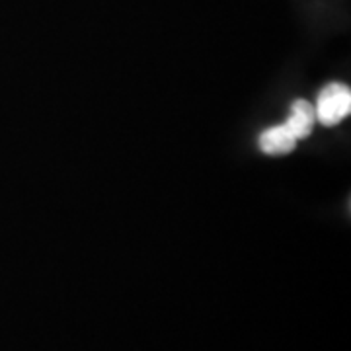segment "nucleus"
Instances as JSON below:
<instances>
[{
    "instance_id": "obj_2",
    "label": "nucleus",
    "mask_w": 351,
    "mask_h": 351,
    "mask_svg": "<svg viewBox=\"0 0 351 351\" xmlns=\"http://www.w3.org/2000/svg\"><path fill=\"white\" fill-rule=\"evenodd\" d=\"M258 143L265 154H287L295 149L297 137L291 133L287 123H281V125L267 127L265 131H262Z\"/></svg>"
},
{
    "instance_id": "obj_1",
    "label": "nucleus",
    "mask_w": 351,
    "mask_h": 351,
    "mask_svg": "<svg viewBox=\"0 0 351 351\" xmlns=\"http://www.w3.org/2000/svg\"><path fill=\"white\" fill-rule=\"evenodd\" d=\"M351 113V90L341 82H332L322 88L314 106L316 121L324 127H334L341 123Z\"/></svg>"
},
{
    "instance_id": "obj_3",
    "label": "nucleus",
    "mask_w": 351,
    "mask_h": 351,
    "mask_svg": "<svg viewBox=\"0 0 351 351\" xmlns=\"http://www.w3.org/2000/svg\"><path fill=\"white\" fill-rule=\"evenodd\" d=\"M287 127L291 133L297 137V141L306 138L313 133L314 123H316V115H314V108L311 101L306 100H295L291 106V113L287 117Z\"/></svg>"
}]
</instances>
